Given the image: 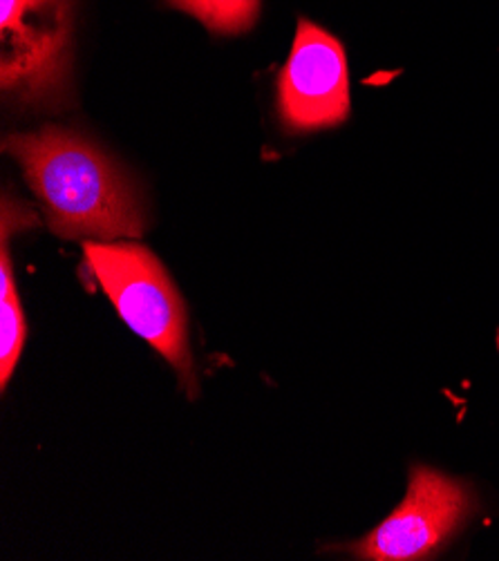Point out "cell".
Here are the masks:
<instances>
[{"instance_id": "5b68a950", "label": "cell", "mask_w": 499, "mask_h": 561, "mask_svg": "<svg viewBox=\"0 0 499 561\" xmlns=\"http://www.w3.org/2000/svg\"><path fill=\"white\" fill-rule=\"evenodd\" d=\"M281 117L292 130L339 126L350 115V77L343 45L309 21L298 23L279 81Z\"/></svg>"}, {"instance_id": "6da1fadb", "label": "cell", "mask_w": 499, "mask_h": 561, "mask_svg": "<svg viewBox=\"0 0 499 561\" xmlns=\"http://www.w3.org/2000/svg\"><path fill=\"white\" fill-rule=\"evenodd\" d=\"M14 154L43 202L49 229L61 238H137L144 217L133 186L120 168L77 133L43 128L10 135Z\"/></svg>"}, {"instance_id": "8992f818", "label": "cell", "mask_w": 499, "mask_h": 561, "mask_svg": "<svg viewBox=\"0 0 499 561\" xmlns=\"http://www.w3.org/2000/svg\"><path fill=\"white\" fill-rule=\"evenodd\" d=\"M8 240L10 233L3 231V257H0V385L3 387H8L25 343V320L14 285Z\"/></svg>"}, {"instance_id": "277c9868", "label": "cell", "mask_w": 499, "mask_h": 561, "mask_svg": "<svg viewBox=\"0 0 499 561\" xmlns=\"http://www.w3.org/2000/svg\"><path fill=\"white\" fill-rule=\"evenodd\" d=\"M473 508L466 483L417 466L401 506L354 546V554L374 561L428 559L466 524Z\"/></svg>"}, {"instance_id": "3957f363", "label": "cell", "mask_w": 499, "mask_h": 561, "mask_svg": "<svg viewBox=\"0 0 499 561\" xmlns=\"http://www.w3.org/2000/svg\"><path fill=\"white\" fill-rule=\"evenodd\" d=\"M3 90L27 103H54L70 72V0H0Z\"/></svg>"}, {"instance_id": "7a4b0ae2", "label": "cell", "mask_w": 499, "mask_h": 561, "mask_svg": "<svg viewBox=\"0 0 499 561\" xmlns=\"http://www.w3.org/2000/svg\"><path fill=\"white\" fill-rule=\"evenodd\" d=\"M83 255L126 324L169 360L193 391L184 305L159 260L139 244L107 242L83 244Z\"/></svg>"}, {"instance_id": "52a82bcc", "label": "cell", "mask_w": 499, "mask_h": 561, "mask_svg": "<svg viewBox=\"0 0 499 561\" xmlns=\"http://www.w3.org/2000/svg\"><path fill=\"white\" fill-rule=\"evenodd\" d=\"M215 32H242L253 25L260 0H171Z\"/></svg>"}]
</instances>
